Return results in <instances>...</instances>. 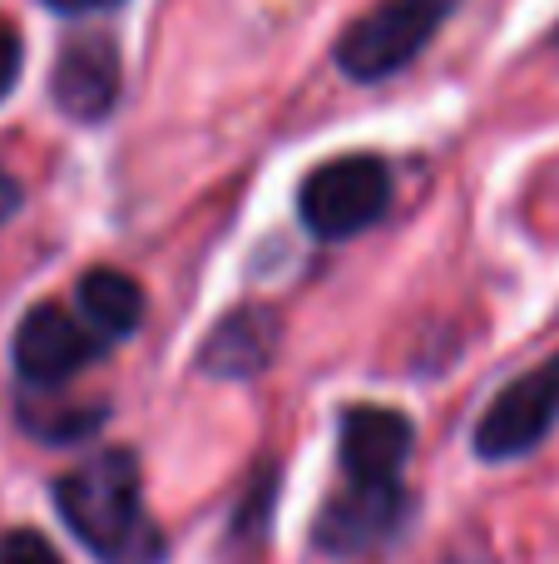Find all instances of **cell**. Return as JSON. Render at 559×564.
<instances>
[{"mask_svg": "<svg viewBox=\"0 0 559 564\" xmlns=\"http://www.w3.org/2000/svg\"><path fill=\"white\" fill-rule=\"evenodd\" d=\"M55 506L75 540L95 550L105 564H158L164 560V535L149 520L144 486H139V460L129 451H105V456L75 466L55 486Z\"/></svg>", "mask_w": 559, "mask_h": 564, "instance_id": "6da1fadb", "label": "cell"}, {"mask_svg": "<svg viewBox=\"0 0 559 564\" xmlns=\"http://www.w3.org/2000/svg\"><path fill=\"white\" fill-rule=\"evenodd\" d=\"M461 0H382L366 10L362 20L342 30L337 40V65L357 85H376V79L396 75L421 55V45L456 15Z\"/></svg>", "mask_w": 559, "mask_h": 564, "instance_id": "7a4b0ae2", "label": "cell"}, {"mask_svg": "<svg viewBox=\"0 0 559 564\" xmlns=\"http://www.w3.org/2000/svg\"><path fill=\"white\" fill-rule=\"evenodd\" d=\"M386 198H392V174L376 159L352 154L307 174L303 194H297V214H303L307 234H317L322 243H337V238L372 228L386 214Z\"/></svg>", "mask_w": 559, "mask_h": 564, "instance_id": "3957f363", "label": "cell"}, {"mask_svg": "<svg viewBox=\"0 0 559 564\" xmlns=\"http://www.w3.org/2000/svg\"><path fill=\"white\" fill-rule=\"evenodd\" d=\"M402 480H347V490H337L332 500L322 506L317 516V550L332 560H357V555H372L382 550L386 540L396 535L402 525Z\"/></svg>", "mask_w": 559, "mask_h": 564, "instance_id": "277c9868", "label": "cell"}, {"mask_svg": "<svg viewBox=\"0 0 559 564\" xmlns=\"http://www.w3.org/2000/svg\"><path fill=\"white\" fill-rule=\"evenodd\" d=\"M99 357V337L75 322L65 307L45 302V307H30L25 322L15 332V371L30 387H59L75 371H85Z\"/></svg>", "mask_w": 559, "mask_h": 564, "instance_id": "5b68a950", "label": "cell"}, {"mask_svg": "<svg viewBox=\"0 0 559 564\" xmlns=\"http://www.w3.org/2000/svg\"><path fill=\"white\" fill-rule=\"evenodd\" d=\"M559 416V397L545 371L511 381L501 397L491 401V411L475 426V456L481 460H515L525 451L540 446V436L555 426Z\"/></svg>", "mask_w": 559, "mask_h": 564, "instance_id": "8992f818", "label": "cell"}, {"mask_svg": "<svg viewBox=\"0 0 559 564\" xmlns=\"http://www.w3.org/2000/svg\"><path fill=\"white\" fill-rule=\"evenodd\" d=\"M55 105L59 115L95 124L119 99V50L109 35H79L55 59Z\"/></svg>", "mask_w": 559, "mask_h": 564, "instance_id": "52a82bcc", "label": "cell"}, {"mask_svg": "<svg viewBox=\"0 0 559 564\" xmlns=\"http://www.w3.org/2000/svg\"><path fill=\"white\" fill-rule=\"evenodd\" d=\"M412 436L416 426L402 416V411L392 406H357L342 416V446H337V456H342V470L347 480H396L402 476V466L412 460Z\"/></svg>", "mask_w": 559, "mask_h": 564, "instance_id": "ba28073f", "label": "cell"}, {"mask_svg": "<svg viewBox=\"0 0 559 564\" xmlns=\"http://www.w3.org/2000/svg\"><path fill=\"white\" fill-rule=\"evenodd\" d=\"M277 347H283V322L273 307H238L208 332V341L198 347V367L208 377L243 381L273 367Z\"/></svg>", "mask_w": 559, "mask_h": 564, "instance_id": "9c48e42d", "label": "cell"}, {"mask_svg": "<svg viewBox=\"0 0 559 564\" xmlns=\"http://www.w3.org/2000/svg\"><path fill=\"white\" fill-rule=\"evenodd\" d=\"M79 317H85V327L95 332L99 341H114V337H129V332H139V322H144V292H139V282L129 273H119V268H89L85 278H79Z\"/></svg>", "mask_w": 559, "mask_h": 564, "instance_id": "30bf717a", "label": "cell"}, {"mask_svg": "<svg viewBox=\"0 0 559 564\" xmlns=\"http://www.w3.org/2000/svg\"><path fill=\"white\" fill-rule=\"evenodd\" d=\"M25 416V426L35 431V436H45V441H55V446H65V441H85L89 431L105 421V406H65V401H50L45 411H35V406H25L20 411Z\"/></svg>", "mask_w": 559, "mask_h": 564, "instance_id": "8fae6325", "label": "cell"}, {"mask_svg": "<svg viewBox=\"0 0 559 564\" xmlns=\"http://www.w3.org/2000/svg\"><path fill=\"white\" fill-rule=\"evenodd\" d=\"M0 564H65L50 550L45 535H35V530H6L0 535Z\"/></svg>", "mask_w": 559, "mask_h": 564, "instance_id": "7c38bea8", "label": "cell"}, {"mask_svg": "<svg viewBox=\"0 0 559 564\" xmlns=\"http://www.w3.org/2000/svg\"><path fill=\"white\" fill-rule=\"evenodd\" d=\"M15 79H20V35L0 20V99L15 89Z\"/></svg>", "mask_w": 559, "mask_h": 564, "instance_id": "4fadbf2b", "label": "cell"}, {"mask_svg": "<svg viewBox=\"0 0 559 564\" xmlns=\"http://www.w3.org/2000/svg\"><path fill=\"white\" fill-rule=\"evenodd\" d=\"M15 208H20V184L6 174V169H0V224H6Z\"/></svg>", "mask_w": 559, "mask_h": 564, "instance_id": "5bb4252c", "label": "cell"}, {"mask_svg": "<svg viewBox=\"0 0 559 564\" xmlns=\"http://www.w3.org/2000/svg\"><path fill=\"white\" fill-rule=\"evenodd\" d=\"M45 6L65 10V15H85V10H109V6H119V0H45Z\"/></svg>", "mask_w": 559, "mask_h": 564, "instance_id": "9a60e30c", "label": "cell"}, {"mask_svg": "<svg viewBox=\"0 0 559 564\" xmlns=\"http://www.w3.org/2000/svg\"><path fill=\"white\" fill-rule=\"evenodd\" d=\"M545 377H550V387H555V397H559V357L550 361V367H545Z\"/></svg>", "mask_w": 559, "mask_h": 564, "instance_id": "2e32d148", "label": "cell"}]
</instances>
